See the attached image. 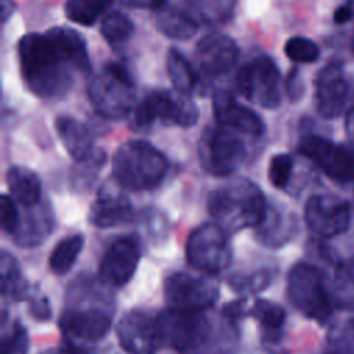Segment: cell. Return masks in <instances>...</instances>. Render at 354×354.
Wrapping results in <instances>:
<instances>
[{"mask_svg": "<svg viewBox=\"0 0 354 354\" xmlns=\"http://www.w3.org/2000/svg\"><path fill=\"white\" fill-rule=\"evenodd\" d=\"M163 342L178 354H236L238 332L224 314L169 308L158 315Z\"/></svg>", "mask_w": 354, "mask_h": 354, "instance_id": "6da1fadb", "label": "cell"}, {"mask_svg": "<svg viewBox=\"0 0 354 354\" xmlns=\"http://www.w3.org/2000/svg\"><path fill=\"white\" fill-rule=\"evenodd\" d=\"M17 50L22 79L35 95L61 100L69 93L76 71L47 32L25 35Z\"/></svg>", "mask_w": 354, "mask_h": 354, "instance_id": "7a4b0ae2", "label": "cell"}, {"mask_svg": "<svg viewBox=\"0 0 354 354\" xmlns=\"http://www.w3.org/2000/svg\"><path fill=\"white\" fill-rule=\"evenodd\" d=\"M268 209L261 189L248 178L238 177L209 194L207 210L225 232L257 227Z\"/></svg>", "mask_w": 354, "mask_h": 354, "instance_id": "3957f363", "label": "cell"}, {"mask_svg": "<svg viewBox=\"0 0 354 354\" xmlns=\"http://www.w3.org/2000/svg\"><path fill=\"white\" fill-rule=\"evenodd\" d=\"M166 156L144 140L122 144L112 158V173L116 183L129 191H147L158 187L166 177Z\"/></svg>", "mask_w": 354, "mask_h": 354, "instance_id": "277c9868", "label": "cell"}, {"mask_svg": "<svg viewBox=\"0 0 354 354\" xmlns=\"http://www.w3.org/2000/svg\"><path fill=\"white\" fill-rule=\"evenodd\" d=\"M87 95L102 118L116 120L129 116L136 105L133 73L122 62H108L91 77Z\"/></svg>", "mask_w": 354, "mask_h": 354, "instance_id": "5b68a950", "label": "cell"}, {"mask_svg": "<svg viewBox=\"0 0 354 354\" xmlns=\"http://www.w3.org/2000/svg\"><path fill=\"white\" fill-rule=\"evenodd\" d=\"M130 126L147 130L155 123L191 127L198 122L199 109L189 94L169 90H152L136 102L130 112Z\"/></svg>", "mask_w": 354, "mask_h": 354, "instance_id": "8992f818", "label": "cell"}, {"mask_svg": "<svg viewBox=\"0 0 354 354\" xmlns=\"http://www.w3.org/2000/svg\"><path fill=\"white\" fill-rule=\"evenodd\" d=\"M286 292L290 303L304 317L325 324L332 315L333 300L322 272L313 264L297 263L288 274Z\"/></svg>", "mask_w": 354, "mask_h": 354, "instance_id": "52a82bcc", "label": "cell"}, {"mask_svg": "<svg viewBox=\"0 0 354 354\" xmlns=\"http://www.w3.org/2000/svg\"><path fill=\"white\" fill-rule=\"evenodd\" d=\"M198 158L206 173L225 177L243 165L246 147L235 130L217 123L205 127L198 142Z\"/></svg>", "mask_w": 354, "mask_h": 354, "instance_id": "ba28073f", "label": "cell"}, {"mask_svg": "<svg viewBox=\"0 0 354 354\" xmlns=\"http://www.w3.org/2000/svg\"><path fill=\"white\" fill-rule=\"evenodd\" d=\"M238 91L250 102L275 109L281 105V73L275 61L266 54L248 61L236 73Z\"/></svg>", "mask_w": 354, "mask_h": 354, "instance_id": "9c48e42d", "label": "cell"}, {"mask_svg": "<svg viewBox=\"0 0 354 354\" xmlns=\"http://www.w3.org/2000/svg\"><path fill=\"white\" fill-rule=\"evenodd\" d=\"M185 254L188 263L201 271L217 274L225 270L232 260L228 232L216 223L199 225L187 239Z\"/></svg>", "mask_w": 354, "mask_h": 354, "instance_id": "30bf717a", "label": "cell"}, {"mask_svg": "<svg viewBox=\"0 0 354 354\" xmlns=\"http://www.w3.org/2000/svg\"><path fill=\"white\" fill-rule=\"evenodd\" d=\"M163 292L170 308L185 311L209 310L218 299V286L214 281L187 272L169 275Z\"/></svg>", "mask_w": 354, "mask_h": 354, "instance_id": "8fae6325", "label": "cell"}, {"mask_svg": "<svg viewBox=\"0 0 354 354\" xmlns=\"http://www.w3.org/2000/svg\"><path fill=\"white\" fill-rule=\"evenodd\" d=\"M301 155L313 160L329 178L354 183V151L321 136H306L299 142Z\"/></svg>", "mask_w": 354, "mask_h": 354, "instance_id": "7c38bea8", "label": "cell"}, {"mask_svg": "<svg viewBox=\"0 0 354 354\" xmlns=\"http://www.w3.org/2000/svg\"><path fill=\"white\" fill-rule=\"evenodd\" d=\"M119 344L129 354H156L165 344L158 315L131 310L116 326Z\"/></svg>", "mask_w": 354, "mask_h": 354, "instance_id": "4fadbf2b", "label": "cell"}, {"mask_svg": "<svg viewBox=\"0 0 354 354\" xmlns=\"http://www.w3.org/2000/svg\"><path fill=\"white\" fill-rule=\"evenodd\" d=\"M304 220L308 228L318 236H337L350 227L351 206L339 196L317 194L306 202Z\"/></svg>", "mask_w": 354, "mask_h": 354, "instance_id": "5bb4252c", "label": "cell"}, {"mask_svg": "<svg viewBox=\"0 0 354 354\" xmlns=\"http://www.w3.org/2000/svg\"><path fill=\"white\" fill-rule=\"evenodd\" d=\"M194 55L199 76L214 80L232 71L239 59V47L232 37L214 32L199 39Z\"/></svg>", "mask_w": 354, "mask_h": 354, "instance_id": "9a60e30c", "label": "cell"}, {"mask_svg": "<svg viewBox=\"0 0 354 354\" xmlns=\"http://www.w3.org/2000/svg\"><path fill=\"white\" fill-rule=\"evenodd\" d=\"M314 86L317 112L322 118L335 119L346 111L351 95V86L340 62H329L319 69Z\"/></svg>", "mask_w": 354, "mask_h": 354, "instance_id": "2e32d148", "label": "cell"}, {"mask_svg": "<svg viewBox=\"0 0 354 354\" xmlns=\"http://www.w3.org/2000/svg\"><path fill=\"white\" fill-rule=\"evenodd\" d=\"M112 326V315L100 307H69L59 317L64 335L76 342L94 343L104 339Z\"/></svg>", "mask_w": 354, "mask_h": 354, "instance_id": "e0dca14e", "label": "cell"}, {"mask_svg": "<svg viewBox=\"0 0 354 354\" xmlns=\"http://www.w3.org/2000/svg\"><path fill=\"white\" fill-rule=\"evenodd\" d=\"M140 260V248L136 239L122 236L115 239L100 263V278L104 283L122 288L134 275Z\"/></svg>", "mask_w": 354, "mask_h": 354, "instance_id": "ac0fdd59", "label": "cell"}, {"mask_svg": "<svg viewBox=\"0 0 354 354\" xmlns=\"http://www.w3.org/2000/svg\"><path fill=\"white\" fill-rule=\"evenodd\" d=\"M212 102L218 124L253 137L264 134L266 124L260 115L238 102L228 90H216Z\"/></svg>", "mask_w": 354, "mask_h": 354, "instance_id": "d6986e66", "label": "cell"}, {"mask_svg": "<svg viewBox=\"0 0 354 354\" xmlns=\"http://www.w3.org/2000/svg\"><path fill=\"white\" fill-rule=\"evenodd\" d=\"M130 199L109 185H104L88 212V221L97 228H113L133 220Z\"/></svg>", "mask_w": 354, "mask_h": 354, "instance_id": "ffe728a7", "label": "cell"}, {"mask_svg": "<svg viewBox=\"0 0 354 354\" xmlns=\"http://www.w3.org/2000/svg\"><path fill=\"white\" fill-rule=\"evenodd\" d=\"M25 209L12 239L18 246L35 248L43 243L53 232L55 218L50 203L44 201Z\"/></svg>", "mask_w": 354, "mask_h": 354, "instance_id": "44dd1931", "label": "cell"}, {"mask_svg": "<svg viewBox=\"0 0 354 354\" xmlns=\"http://www.w3.org/2000/svg\"><path fill=\"white\" fill-rule=\"evenodd\" d=\"M55 130L62 145L77 163L93 155V137L86 124L72 116L62 115L55 119Z\"/></svg>", "mask_w": 354, "mask_h": 354, "instance_id": "7402d4cb", "label": "cell"}, {"mask_svg": "<svg viewBox=\"0 0 354 354\" xmlns=\"http://www.w3.org/2000/svg\"><path fill=\"white\" fill-rule=\"evenodd\" d=\"M297 231L296 218L268 206L266 216L256 227L257 241L267 248H279L289 242Z\"/></svg>", "mask_w": 354, "mask_h": 354, "instance_id": "603a6c76", "label": "cell"}, {"mask_svg": "<svg viewBox=\"0 0 354 354\" xmlns=\"http://www.w3.org/2000/svg\"><path fill=\"white\" fill-rule=\"evenodd\" d=\"M58 48L66 57L76 72L87 75L91 72V61L83 36L68 26H54L47 30Z\"/></svg>", "mask_w": 354, "mask_h": 354, "instance_id": "cb8c5ba5", "label": "cell"}, {"mask_svg": "<svg viewBox=\"0 0 354 354\" xmlns=\"http://www.w3.org/2000/svg\"><path fill=\"white\" fill-rule=\"evenodd\" d=\"M155 26L166 37L188 40L198 32L199 21L188 10L166 4L156 11Z\"/></svg>", "mask_w": 354, "mask_h": 354, "instance_id": "d4e9b609", "label": "cell"}, {"mask_svg": "<svg viewBox=\"0 0 354 354\" xmlns=\"http://www.w3.org/2000/svg\"><path fill=\"white\" fill-rule=\"evenodd\" d=\"M11 196L24 207L41 201V183L39 176L25 166H11L6 174Z\"/></svg>", "mask_w": 354, "mask_h": 354, "instance_id": "484cf974", "label": "cell"}, {"mask_svg": "<svg viewBox=\"0 0 354 354\" xmlns=\"http://www.w3.org/2000/svg\"><path fill=\"white\" fill-rule=\"evenodd\" d=\"M166 71L176 91L192 94L201 84V76L195 66L178 50L171 47L166 55Z\"/></svg>", "mask_w": 354, "mask_h": 354, "instance_id": "4316f807", "label": "cell"}, {"mask_svg": "<svg viewBox=\"0 0 354 354\" xmlns=\"http://www.w3.org/2000/svg\"><path fill=\"white\" fill-rule=\"evenodd\" d=\"M0 274H1V293L14 301L30 300L32 288L24 277L15 257L7 250L0 256Z\"/></svg>", "mask_w": 354, "mask_h": 354, "instance_id": "83f0119b", "label": "cell"}, {"mask_svg": "<svg viewBox=\"0 0 354 354\" xmlns=\"http://www.w3.org/2000/svg\"><path fill=\"white\" fill-rule=\"evenodd\" d=\"M188 11L205 25L221 26L235 14L236 0H185Z\"/></svg>", "mask_w": 354, "mask_h": 354, "instance_id": "f1b7e54d", "label": "cell"}, {"mask_svg": "<svg viewBox=\"0 0 354 354\" xmlns=\"http://www.w3.org/2000/svg\"><path fill=\"white\" fill-rule=\"evenodd\" d=\"M330 295L337 308L354 311V253L337 263Z\"/></svg>", "mask_w": 354, "mask_h": 354, "instance_id": "f546056e", "label": "cell"}, {"mask_svg": "<svg viewBox=\"0 0 354 354\" xmlns=\"http://www.w3.org/2000/svg\"><path fill=\"white\" fill-rule=\"evenodd\" d=\"M100 32L115 51H122L133 37L134 24L127 14L112 11L102 18Z\"/></svg>", "mask_w": 354, "mask_h": 354, "instance_id": "4dcf8cb0", "label": "cell"}, {"mask_svg": "<svg viewBox=\"0 0 354 354\" xmlns=\"http://www.w3.org/2000/svg\"><path fill=\"white\" fill-rule=\"evenodd\" d=\"M84 246V238L80 234L66 236L61 239L53 249L48 257V267L57 275L66 274L76 263L82 249Z\"/></svg>", "mask_w": 354, "mask_h": 354, "instance_id": "1f68e13d", "label": "cell"}, {"mask_svg": "<svg viewBox=\"0 0 354 354\" xmlns=\"http://www.w3.org/2000/svg\"><path fill=\"white\" fill-rule=\"evenodd\" d=\"M113 0H66L65 15L83 26H93L111 7Z\"/></svg>", "mask_w": 354, "mask_h": 354, "instance_id": "d6a6232c", "label": "cell"}, {"mask_svg": "<svg viewBox=\"0 0 354 354\" xmlns=\"http://www.w3.org/2000/svg\"><path fill=\"white\" fill-rule=\"evenodd\" d=\"M249 314L268 332L277 333L285 324L286 313L282 306L267 299H257L249 308Z\"/></svg>", "mask_w": 354, "mask_h": 354, "instance_id": "836d02e7", "label": "cell"}, {"mask_svg": "<svg viewBox=\"0 0 354 354\" xmlns=\"http://www.w3.org/2000/svg\"><path fill=\"white\" fill-rule=\"evenodd\" d=\"M274 275H275L274 270L263 268V270L253 271L248 275L235 274L230 277L228 283L235 292L242 295H250V293H257L264 288H267L271 283Z\"/></svg>", "mask_w": 354, "mask_h": 354, "instance_id": "e575fe53", "label": "cell"}, {"mask_svg": "<svg viewBox=\"0 0 354 354\" xmlns=\"http://www.w3.org/2000/svg\"><path fill=\"white\" fill-rule=\"evenodd\" d=\"M283 51L289 59L297 64H311L319 58L317 43L303 36H295L286 40Z\"/></svg>", "mask_w": 354, "mask_h": 354, "instance_id": "d590c367", "label": "cell"}, {"mask_svg": "<svg viewBox=\"0 0 354 354\" xmlns=\"http://www.w3.org/2000/svg\"><path fill=\"white\" fill-rule=\"evenodd\" d=\"M293 171V159L288 153H277L268 165V180L272 187L283 189L288 187Z\"/></svg>", "mask_w": 354, "mask_h": 354, "instance_id": "8d00e7d4", "label": "cell"}, {"mask_svg": "<svg viewBox=\"0 0 354 354\" xmlns=\"http://www.w3.org/2000/svg\"><path fill=\"white\" fill-rule=\"evenodd\" d=\"M29 336L25 326L15 321L10 328L8 333L3 336L0 354H28Z\"/></svg>", "mask_w": 354, "mask_h": 354, "instance_id": "74e56055", "label": "cell"}, {"mask_svg": "<svg viewBox=\"0 0 354 354\" xmlns=\"http://www.w3.org/2000/svg\"><path fill=\"white\" fill-rule=\"evenodd\" d=\"M329 351L333 354H354V318L335 330L330 336Z\"/></svg>", "mask_w": 354, "mask_h": 354, "instance_id": "f35d334b", "label": "cell"}, {"mask_svg": "<svg viewBox=\"0 0 354 354\" xmlns=\"http://www.w3.org/2000/svg\"><path fill=\"white\" fill-rule=\"evenodd\" d=\"M19 218L21 214L14 199L8 195H3L0 199V221L3 230L12 236L18 228Z\"/></svg>", "mask_w": 354, "mask_h": 354, "instance_id": "ab89813d", "label": "cell"}, {"mask_svg": "<svg viewBox=\"0 0 354 354\" xmlns=\"http://www.w3.org/2000/svg\"><path fill=\"white\" fill-rule=\"evenodd\" d=\"M285 91L292 102H297L304 95V82L299 68H292L285 79Z\"/></svg>", "mask_w": 354, "mask_h": 354, "instance_id": "60d3db41", "label": "cell"}, {"mask_svg": "<svg viewBox=\"0 0 354 354\" xmlns=\"http://www.w3.org/2000/svg\"><path fill=\"white\" fill-rule=\"evenodd\" d=\"M29 310H30L32 317H35L36 319H40V321H46L51 317V307H50L47 297H44V296H39V297L32 296Z\"/></svg>", "mask_w": 354, "mask_h": 354, "instance_id": "b9f144b4", "label": "cell"}, {"mask_svg": "<svg viewBox=\"0 0 354 354\" xmlns=\"http://www.w3.org/2000/svg\"><path fill=\"white\" fill-rule=\"evenodd\" d=\"M123 6L129 8H140V10H160L167 4V0H119Z\"/></svg>", "mask_w": 354, "mask_h": 354, "instance_id": "7bdbcfd3", "label": "cell"}, {"mask_svg": "<svg viewBox=\"0 0 354 354\" xmlns=\"http://www.w3.org/2000/svg\"><path fill=\"white\" fill-rule=\"evenodd\" d=\"M354 15V8L350 4H343L336 8L333 14V21L336 24H346L348 22Z\"/></svg>", "mask_w": 354, "mask_h": 354, "instance_id": "ee69618b", "label": "cell"}, {"mask_svg": "<svg viewBox=\"0 0 354 354\" xmlns=\"http://www.w3.org/2000/svg\"><path fill=\"white\" fill-rule=\"evenodd\" d=\"M15 11V1L14 0H0V14H1V24H7L11 15Z\"/></svg>", "mask_w": 354, "mask_h": 354, "instance_id": "f6af8a7d", "label": "cell"}, {"mask_svg": "<svg viewBox=\"0 0 354 354\" xmlns=\"http://www.w3.org/2000/svg\"><path fill=\"white\" fill-rule=\"evenodd\" d=\"M346 133L347 137L351 142V145L354 147V106H351L346 115Z\"/></svg>", "mask_w": 354, "mask_h": 354, "instance_id": "bcb514c9", "label": "cell"}, {"mask_svg": "<svg viewBox=\"0 0 354 354\" xmlns=\"http://www.w3.org/2000/svg\"><path fill=\"white\" fill-rule=\"evenodd\" d=\"M40 354H80L75 347H53L41 351Z\"/></svg>", "mask_w": 354, "mask_h": 354, "instance_id": "7dc6e473", "label": "cell"}, {"mask_svg": "<svg viewBox=\"0 0 354 354\" xmlns=\"http://www.w3.org/2000/svg\"><path fill=\"white\" fill-rule=\"evenodd\" d=\"M351 48H353V53H354V36H353V40H351Z\"/></svg>", "mask_w": 354, "mask_h": 354, "instance_id": "c3c4849f", "label": "cell"}, {"mask_svg": "<svg viewBox=\"0 0 354 354\" xmlns=\"http://www.w3.org/2000/svg\"><path fill=\"white\" fill-rule=\"evenodd\" d=\"M325 354H333V353H332V351H329V350H328V351H326V353H325Z\"/></svg>", "mask_w": 354, "mask_h": 354, "instance_id": "681fc988", "label": "cell"}]
</instances>
